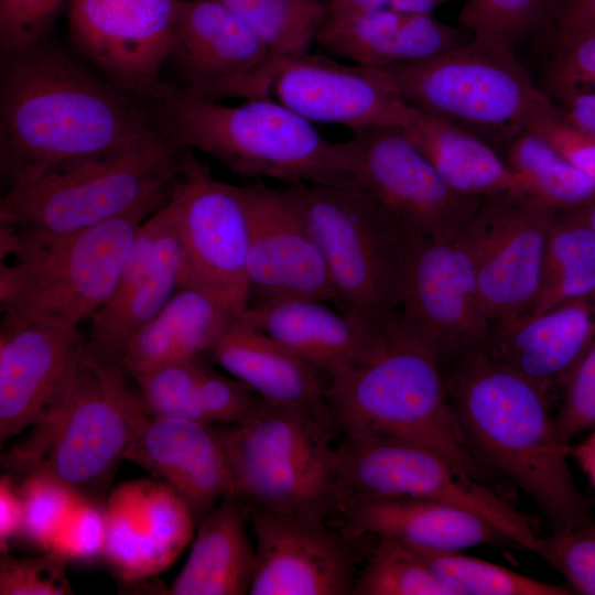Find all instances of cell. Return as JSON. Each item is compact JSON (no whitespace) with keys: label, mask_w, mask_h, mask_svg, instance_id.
Instances as JSON below:
<instances>
[{"label":"cell","mask_w":595,"mask_h":595,"mask_svg":"<svg viewBox=\"0 0 595 595\" xmlns=\"http://www.w3.org/2000/svg\"><path fill=\"white\" fill-rule=\"evenodd\" d=\"M562 440L572 441L595 431V339L569 375L555 410Z\"/></svg>","instance_id":"obj_44"},{"label":"cell","mask_w":595,"mask_h":595,"mask_svg":"<svg viewBox=\"0 0 595 595\" xmlns=\"http://www.w3.org/2000/svg\"><path fill=\"white\" fill-rule=\"evenodd\" d=\"M558 0H465L458 22L472 40L513 48L553 19Z\"/></svg>","instance_id":"obj_38"},{"label":"cell","mask_w":595,"mask_h":595,"mask_svg":"<svg viewBox=\"0 0 595 595\" xmlns=\"http://www.w3.org/2000/svg\"><path fill=\"white\" fill-rule=\"evenodd\" d=\"M595 298V234L578 209L560 210L549 231L540 288L528 313Z\"/></svg>","instance_id":"obj_33"},{"label":"cell","mask_w":595,"mask_h":595,"mask_svg":"<svg viewBox=\"0 0 595 595\" xmlns=\"http://www.w3.org/2000/svg\"><path fill=\"white\" fill-rule=\"evenodd\" d=\"M531 130L551 143L570 163L595 183V137L583 132L555 113L536 120Z\"/></svg>","instance_id":"obj_48"},{"label":"cell","mask_w":595,"mask_h":595,"mask_svg":"<svg viewBox=\"0 0 595 595\" xmlns=\"http://www.w3.org/2000/svg\"><path fill=\"white\" fill-rule=\"evenodd\" d=\"M317 242L343 311L378 329L399 318L415 234L357 186H283Z\"/></svg>","instance_id":"obj_6"},{"label":"cell","mask_w":595,"mask_h":595,"mask_svg":"<svg viewBox=\"0 0 595 595\" xmlns=\"http://www.w3.org/2000/svg\"><path fill=\"white\" fill-rule=\"evenodd\" d=\"M219 429L232 497L247 510L323 519L343 511L332 419L263 400L245 421Z\"/></svg>","instance_id":"obj_7"},{"label":"cell","mask_w":595,"mask_h":595,"mask_svg":"<svg viewBox=\"0 0 595 595\" xmlns=\"http://www.w3.org/2000/svg\"><path fill=\"white\" fill-rule=\"evenodd\" d=\"M172 191L68 237L22 245L13 263L1 261V331L35 320L78 326L90 318L112 298L139 229Z\"/></svg>","instance_id":"obj_9"},{"label":"cell","mask_w":595,"mask_h":595,"mask_svg":"<svg viewBox=\"0 0 595 595\" xmlns=\"http://www.w3.org/2000/svg\"><path fill=\"white\" fill-rule=\"evenodd\" d=\"M470 40L464 28L432 14L381 9L326 17L315 42L354 64L385 67L426 60Z\"/></svg>","instance_id":"obj_27"},{"label":"cell","mask_w":595,"mask_h":595,"mask_svg":"<svg viewBox=\"0 0 595 595\" xmlns=\"http://www.w3.org/2000/svg\"><path fill=\"white\" fill-rule=\"evenodd\" d=\"M560 117L572 127L595 137V90H572L556 97Z\"/></svg>","instance_id":"obj_51"},{"label":"cell","mask_w":595,"mask_h":595,"mask_svg":"<svg viewBox=\"0 0 595 595\" xmlns=\"http://www.w3.org/2000/svg\"><path fill=\"white\" fill-rule=\"evenodd\" d=\"M105 509L104 558L127 585L166 570L193 538L196 521L188 505L154 478L120 483L110 491Z\"/></svg>","instance_id":"obj_21"},{"label":"cell","mask_w":595,"mask_h":595,"mask_svg":"<svg viewBox=\"0 0 595 595\" xmlns=\"http://www.w3.org/2000/svg\"><path fill=\"white\" fill-rule=\"evenodd\" d=\"M183 268L173 217L163 235L154 227H142L129 249L112 298L90 317L87 353L102 361L121 363L130 338L180 286Z\"/></svg>","instance_id":"obj_24"},{"label":"cell","mask_w":595,"mask_h":595,"mask_svg":"<svg viewBox=\"0 0 595 595\" xmlns=\"http://www.w3.org/2000/svg\"><path fill=\"white\" fill-rule=\"evenodd\" d=\"M107 519L105 506L82 494L60 527L52 547L67 562H94L105 556Z\"/></svg>","instance_id":"obj_42"},{"label":"cell","mask_w":595,"mask_h":595,"mask_svg":"<svg viewBox=\"0 0 595 595\" xmlns=\"http://www.w3.org/2000/svg\"><path fill=\"white\" fill-rule=\"evenodd\" d=\"M167 204L184 257L180 285L202 286L244 310L249 220L241 186L215 178L186 149Z\"/></svg>","instance_id":"obj_13"},{"label":"cell","mask_w":595,"mask_h":595,"mask_svg":"<svg viewBox=\"0 0 595 595\" xmlns=\"http://www.w3.org/2000/svg\"><path fill=\"white\" fill-rule=\"evenodd\" d=\"M335 459L344 508L379 498L437 500L478 515L515 547L537 551L540 536L526 515L425 447L396 440L344 436L335 446Z\"/></svg>","instance_id":"obj_11"},{"label":"cell","mask_w":595,"mask_h":595,"mask_svg":"<svg viewBox=\"0 0 595 595\" xmlns=\"http://www.w3.org/2000/svg\"><path fill=\"white\" fill-rule=\"evenodd\" d=\"M553 19L558 33L595 29V0H558Z\"/></svg>","instance_id":"obj_52"},{"label":"cell","mask_w":595,"mask_h":595,"mask_svg":"<svg viewBox=\"0 0 595 595\" xmlns=\"http://www.w3.org/2000/svg\"><path fill=\"white\" fill-rule=\"evenodd\" d=\"M536 554L559 571L575 594L595 595V521L540 537Z\"/></svg>","instance_id":"obj_41"},{"label":"cell","mask_w":595,"mask_h":595,"mask_svg":"<svg viewBox=\"0 0 595 595\" xmlns=\"http://www.w3.org/2000/svg\"><path fill=\"white\" fill-rule=\"evenodd\" d=\"M578 212L595 234V201L584 207L578 208Z\"/></svg>","instance_id":"obj_53"},{"label":"cell","mask_w":595,"mask_h":595,"mask_svg":"<svg viewBox=\"0 0 595 595\" xmlns=\"http://www.w3.org/2000/svg\"><path fill=\"white\" fill-rule=\"evenodd\" d=\"M240 316L328 376L368 361L383 339V329L323 301L251 304Z\"/></svg>","instance_id":"obj_26"},{"label":"cell","mask_w":595,"mask_h":595,"mask_svg":"<svg viewBox=\"0 0 595 595\" xmlns=\"http://www.w3.org/2000/svg\"><path fill=\"white\" fill-rule=\"evenodd\" d=\"M548 85L555 97L572 90H595V29L559 33Z\"/></svg>","instance_id":"obj_46"},{"label":"cell","mask_w":595,"mask_h":595,"mask_svg":"<svg viewBox=\"0 0 595 595\" xmlns=\"http://www.w3.org/2000/svg\"><path fill=\"white\" fill-rule=\"evenodd\" d=\"M145 104L167 139L206 153L237 175L284 185L356 186L347 141L324 138L270 97L228 106L161 80Z\"/></svg>","instance_id":"obj_3"},{"label":"cell","mask_w":595,"mask_h":595,"mask_svg":"<svg viewBox=\"0 0 595 595\" xmlns=\"http://www.w3.org/2000/svg\"><path fill=\"white\" fill-rule=\"evenodd\" d=\"M207 367L198 391V408L203 422L224 425L248 419L263 399L250 387L230 375Z\"/></svg>","instance_id":"obj_45"},{"label":"cell","mask_w":595,"mask_h":595,"mask_svg":"<svg viewBox=\"0 0 595 595\" xmlns=\"http://www.w3.org/2000/svg\"><path fill=\"white\" fill-rule=\"evenodd\" d=\"M247 510V509H246ZM255 536L251 595H353L349 538L310 515L247 510Z\"/></svg>","instance_id":"obj_20"},{"label":"cell","mask_w":595,"mask_h":595,"mask_svg":"<svg viewBox=\"0 0 595 595\" xmlns=\"http://www.w3.org/2000/svg\"><path fill=\"white\" fill-rule=\"evenodd\" d=\"M18 488L23 505L21 537L46 552L82 494L42 473L24 475Z\"/></svg>","instance_id":"obj_40"},{"label":"cell","mask_w":595,"mask_h":595,"mask_svg":"<svg viewBox=\"0 0 595 595\" xmlns=\"http://www.w3.org/2000/svg\"><path fill=\"white\" fill-rule=\"evenodd\" d=\"M66 1L0 0L1 53L31 45L48 36Z\"/></svg>","instance_id":"obj_47"},{"label":"cell","mask_w":595,"mask_h":595,"mask_svg":"<svg viewBox=\"0 0 595 595\" xmlns=\"http://www.w3.org/2000/svg\"><path fill=\"white\" fill-rule=\"evenodd\" d=\"M326 402L344 436L412 443L470 478L489 474L456 421L437 354L398 320L372 358L329 376Z\"/></svg>","instance_id":"obj_4"},{"label":"cell","mask_w":595,"mask_h":595,"mask_svg":"<svg viewBox=\"0 0 595 595\" xmlns=\"http://www.w3.org/2000/svg\"><path fill=\"white\" fill-rule=\"evenodd\" d=\"M206 359L271 404L332 419L322 371L240 314L224 328Z\"/></svg>","instance_id":"obj_28"},{"label":"cell","mask_w":595,"mask_h":595,"mask_svg":"<svg viewBox=\"0 0 595 595\" xmlns=\"http://www.w3.org/2000/svg\"><path fill=\"white\" fill-rule=\"evenodd\" d=\"M401 128L456 193L480 199L527 195L519 175L469 130L410 105Z\"/></svg>","instance_id":"obj_31"},{"label":"cell","mask_w":595,"mask_h":595,"mask_svg":"<svg viewBox=\"0 0 595 595\" xmlns=\"http://www.w3.org/2000/svg\"><path fill=\"white\" fill-rule=\"evenodd\" d=\"M482 207L459 232L445 238L419 236L403 286L399 323L439 356L482 346L491 324L477 296Z\"/></svg>","instance_id":"obj_12"},{"label":"cell","mask_w":595,"mask_h":595,"mask_svg":"<svg viewBox=\"0 0 595 595\" xmlns=\"http://www.w3.org/2000/svg\"><path fill=\"white\" fill-rule=\"evenodd\" d=\"M209 364L205 357L184 359L134 378L147 412L202 421L198 391Z\"/></svg>","instance_id":"obj_39"},{"label":"cell","mask_w":595,"mask_h":595,"mask_svg":"<svg viewBox=\"0 0 595 595\" xmlns=\"http://www.w3.org/2000/svg\"><path fill=\"white\" fill-rule=\"evenodd\" d=\"M128 376L121 363L99 360L86 350L65 400L2 455L3 467L22 476L46 474L94 497L125 459L148 413Z\"/></svg>","instance_id":"obj_8"},{"label":"cell","mask_w":595,"mask_h":595,"mask_svg":"<svg viewBox=\"0 0 595 595\" xmlns=\"http://www.w3.org/2000/svg\"><path fill=\"white\" fill-rule=\"evenodd\" d=\"M346 537H388L418 549L462 551L472 547H515L495 526L466 509L423 498H379L343 509Z\"/></svg>","instance_id":"obj_29"},{"label":"cell","mask_w":595,"mask_h":595,"mask_svg":"<svg viewBox=\"0 0 595 595\" xmlns=\"http://www.w3.org/2000/svg\"><path fill=\"white\" fill-rule=\"evenodd\" d=\"M159 134L143 100L50 35L1 53L0 170L8 188Z\"/></svg>","instance_id":"obj_1"},{"label":"cell","mask_w":595,"mask_h":595,"mask_svg":"<svg viewBox=\"0 0 595 595\" xmlns=\"http://www.w3.org/2000/svg\"><path fill=\"white\" fill-rule=\"evenodd\" d=\"M378 68L410 106L510 139L558 111L511 47L470 40L426 60Z\"/></svg>","instance_id":"obj_10"},{"label":"cell","mask_w":595,"mask_h":595,"mask_svg":"<svg viewBox=\"0 0 595 595\" xmlns=\"http://www.w3.org/2000/svg\"><path fill=\"white\" fill-rule=\"evenodd\" d=\"M180 1L71 0L69 43L108 82L144 101L161 83Z\"/></svg>","instance_id":"obj_15"},{"label":"cell","mask_w":595,"mask_h":595,"mask_svg":"<svg viewBox=\"0 0 595 595\" xmlns=\"http://www.w3.org/2000/svg\"><path fill=\"white\" fill-rule=\"evenodd\" d=\"M67 563L53 551L35 558H15L3 553L0 559V594H74L67 577Z\"/></svg>","instance_id":"obj_43"},{"label":"cell","mask_w":595,"mask_h":595,"mask_svg":"<svg viewBox=\"0 0 595 595\" xmlns=\"http://www.w3.org/2000/svg\"><path fill=\"white\" fill-rule=\"evenodd\" d=\"M450 0H325L326 17L390 9L404 13L431 14Z\"/></svg>","instance_id":"obj_49"},{"label":"cell","mask_w":595,"mask_h":595,"mask_svg":"<svg viewBox=\"0 0 595 595\" xmlns=\"http://www.w3.org/2000/svg\"><path fill=\"white\" fill-rule=\"evenodd\" d=\"M23 505L19 488L10 475L0 478V550L8 553L11 540L21 537Z\"/></svg>","instance_id":"obj_50"},{"label":"cell","mask_w":595,"mask_h":595,"mask_svg":"<svg viewBox=\"0 0 595 595\" xmlns=\"http://www.w3.org/2000/svg\"><path fill=\"white\" fill-rule=\"evenodd\" d=\"M87 348L78 326L35 320L1 331V442L47 419L71 391Z\"/></svg>","instance_id":"obj_19"},{"label":"cell","mask_w":595,"mask_h":595,"mask_svg":"<svg viewBox=\"0 0 595 595\" xmlns=\"http://www.w3.org/2000/svg\"><path fill=\"white\" fill-rule=\"evenodd\" d=\"M594 339L595 298H591L493 325L479 347L554 394Z\"/></svg>","instance_id":"obj_25"},{"label":"cell","mask_w":595,"mask_h":595,"mask_svg":"<svg viewBox=\"0 0 595 595\" xmlns=\"http://www.w3.org/2000/svg\"><path fill=\"white\" fill-rule=\"evenodd\" d=\"M353 595H452L421 554L393 538L378 537Z\"/></svg>","instance_id":"obj_37"},{"label":"cell","mask_w":595,"mask_h":595,"mask_svg":"<svg viewBox=\"0 0 595 595\" xmlns=\"http://www.w3.org/2000/svg\"><path fill=\"white\" fill-rule=\"evenodd\" d=\"M350 132L347 144L355 185L415 234L451 237L480 209L485 199L451 188L400 126Z\"/></svg>","instance_id":"obj_14"},{"label":"cell","mask_w":595,"mask_h":595,"mask_svg":"<svg viewBox=\"0 0 595 595\" xmlns=\"http://www.w3.org/2000/svg\"><path fill=\"white\" fill-rule=\"evenodd\" d=\"M414 548V547H412ZM452 595H573L565 584H551L461 551L414 548Z\"/></svg>","instance_id":"obj_36"},{"label":"cell","mask_w":595,"mask_h":595,"mask_svg":"<svg viewBox=\"0 0 595 595\" xmlns=\"http://www.w3.org/2000/svg\"><path fill=\"white\" fill-rule=\"evenodd\" d=\"M152 478L167 485L202 520L225 497L232 496L219 425L147 413L125 453Z\"/></svg>","instance_id":"obj_23"},{"label":"cell","mask_w":595,"mask_h":595,"mask_svg":"<svg viewBox=\"0 0 595 595\" xmlns=\"http://www.w3.org/2000/svg\"><path fill=\"white\" fill-rule=\"evenodd\" d=\"M271 94L310 122L337 123L350 131L401 127L409 107L378 67L347 65L307 53L280 65Z\"/></svg>","instance_id":"obj_22"},{"label":"cell","mask_w":595,"mask_h":595,"mask_svg":"<svg viewBox=\"0 0 595 595\" xmlns=\"http://www.w3.org/2000/svg\"><path fill=\"white\" fill-rule=\"evenodd\" d=\"M560 210L528 195L486 198L477 259V296L489 323L526 314L539 292L547 240Z\"/></svg>","instance_id":"obj_18"},{"label":"cell","mask_w":595,"mask_h":595,"mask_svg":"<svg viewBox=\"0 0 595 595\" xmlns=\"http://www.w3.org/2000/svg\"><path fill=\"white\" fill-rule=\"evenodd\" d=\"M242 310L194 284H182L164 307L129 340L121 358L133 379L174 361L205 357Z\"/></svg>","instance_id":"obj_30"},{"label":"cell","mask_w":595,"mask_h":595,"mask_svg":"<svg viewBox=\"0 0 595 595\" xmlns=\"http://www.w3.org/2000/svg\"><path fill=\"white\" fill-rule=\"evenodd\" d=\"M442 368L456 421L486 468L522 489L553 532L594 521L570 469L571 444L560 436L553 394L479 346Z\"/></svg>","instance_id":"obj_2"},{"label":"cell","mask_w":595,"mask_h":595,"mask_svg":"<svg viewBox=\"0 0 595 595\" xmlns=\"http://www.w3.org/2000/svg\"><path fill=\"white\" fill-rule=\"evenodd\" d=\"M238 15L269 47L280 67L307 53L326 20L324 0H217Z\"/></svg>","instance_id":"obj_35"},{"label":"cell","mask_w":595,"mask_h":595,"mask_svg":"<svg viewBox=\"0 0 595 595\" xmlns=\"http://www.w3.org/2000/svg\"><path fill=\"white\" fill-rule=\"evenodd\" d=\"M246 507L225 497L198 526L190 555L171 586L161 594H249L256 549L247 532Z\"/></svg>","instance_id":"obj_32"},{"label":"cell","mask_w":595,"mask_h":595,"mask_svg":"<svg viewBox=\"0 0 595 595\" xmlns=\"http://www.w3.org/2000/svg\"><path fill=\"white\" fill-rule=\"evenodd\" d=\"M181 86L205 98H269L279 66L266 43L217 0H181L167 55Z\"/></svg>","instance_id":"obj_16"},{"label":"cell","mask_w":595,"mask_h":595,"mask_svg":"<svg viewBox=\"0 0 595 595\" xmlns=\"http://www.w3.org/2000/svg\"><path fill=\"white\" fill-rule=\"evenodd\" d=\"M506 162L527 195L549 207L573 210L595 201V183L531 130L510 139Z\"/></svg>","instance_id":"obj_34"},{"label":"cell","mask_w":595,"mask_h":595,"mask_svg":"<svg viewBox=\"0 0 595 595\" xmlns=\"http://www.w3.org/2000/svg\"><path fill=\"white\" fill-rule=\"evenodd\" d=\"M184 153L161 133L65 164L8 188L0 223L8 224L22 245H44L95 227L171 192L183 172Z\"/></svg>","instance_id":"obj_5"},{"label":"cell","mask_w":595,"mask_h":595,"mask_svg":"<svg viewBox=\"0 0 595 595\" xmlns=\"http://www.w3.org/2000/svg\"><path fill=\"white\" fill-rule=\"evenodd\" d=\"M249 220L248 303L337 302L321 249L283 187L241 186Z\"/></svg>","instance_id":"obj_17"}]
</instances>
